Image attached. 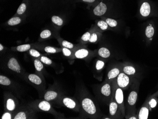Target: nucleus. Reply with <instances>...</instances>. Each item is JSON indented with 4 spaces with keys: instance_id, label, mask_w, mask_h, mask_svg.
Wrapping results in <instances>:
<instances>
[{
    "instance_id": "1",
    "label": "nucleus",
    "mask_w": 158,
    "mask_h": 119,
    "mask_svg": "<svg viewBox=\"0 0 158 119\" xmlns=\"http://www.w3.org/2000/svg\"><path fill=\"white\" fill-rule=\"evenodd\" d=\"M80 113L82 116L90 119L101 118V113L99 105L93 97L85 89L80 90L79 94Z\"/></svg>"
},
{
    "instance_id": "2",
    "label": "nucleus",
    "mask_w": 158,
    "mask_h": 119,
    "mask_svg": "<svg viewBox=\"0 0 158 119\" xmlns=\"http://www.w3.org/2000/svg\"><path fill=\"white\" fill-rule=\"evenodd\" d=\"M95 92L100 101L109 105L113 95V82L105 81L98 87Z\"/></svg>"
},
{
    "instance_id": "3",
    "label": "nucleus",
    "mask_w": 158,
    "mask_h": 119,
    "mask_svg": "<svg viewBox=\"0 0 158 119\" xmlns=\"http://www.w3.org/2000/svg\"><path fill=\"white\" fill-rule=\"evenodd\" d=\"M113 97L117 104H118L122 114L125 118V108L124 104L123 90L117 85L116 79L113 81Z\"/></svg>"
},
{
    "instance_id": "4",
    "label": "nucleus",
    "mask_w": 158,
    "mask_h": 119,
    "mask_svg": "<svg viewBox=\"0 0 158 119\" xmlns=\"http://www.w3.org/2000/svg\"><path fill=\"white\" fill-rule=\"evenodd\" d=\"M139 88V80L136 79L131 86L130 92L128 97L127 102L126 108H132L135 107L138 98Z\"/></svg>"
},
{
    "instance_id": "5",
    "label": "nucleus",
    "mask_w": 158,
    "mask_h": 119,
    "mask_svg": "<svg viewBox=\"0 0 158 119\" xmlns=\"http://www.w3.org/2000/svg\"><path fill=\"white\" fill-rule=\"evenodd\" d=\"M137 79L131 77L123 72H121L116 79L117 85L123 90H127L130 88L133 83Z\"/></svg>"
},
{
    "instance_id": "6",
    "label": "nucleus",
    "mask_w": 158,
    "mask_h": 119,
    "mask_svg": "<svg viewBox=\"0 0 158 119\" xmlns=\"http://www.w3.org/2000/svg\"><path fill=\"white\" fill-rule=\"evenodd\" d=\"M121 68L122 72L131 77L139 80L141 76V73L139 71V69L135 65L131 63L125 62L121 63Z\"/></svg>"
},
{
    "instance_id": "7",
    "label": "nucleus",
    "mask_w": 158,
    "mask_h": 119,
    "mask_svg": "<svg viewBox=\"0 0 158 119\" xmlns=\"http://www.w3.org/2000/svg\"><path fill=\"white\" fill-rule=\"evenodd\" d=\"M108 105L110 118L113 119H123L124 118L118 104L114 100L113 96Z\"/></svg>"
},
{
    "instance_id": "8",
    "label": "nucleus",
    "mask_w": 158,
    "mask_h": 119,
    "mask_svg": "<svg viewBox=\"0 0 158 119\" xmlns=\"http://www.w3.org/2000/svg\"><path fill=\"white\" fill-rule=\"evenodd\" d=\"M32 108L34 109L37 110L39 111L49 112V113H54L55 112L50 102L44 100L41 101H36L31 104Z\"/></svg>"
},
{
    "instance_id": "9",
    "label": "nucleus",
    "mask_w": 158,
    "mask_h": 119,
    "mask_svg": "<svg viewBox=\"0 0 158 119\" xmlns=\"http://www.w3.org/2000/svg\"><path fill=\"white\" fill-rule=\"evenodd\" d=\"M18 105V101L13 95L10 93H7L5 95L4 105L7 111L14 112V111H16Z\"/></svg>"
},
{
    "instance_id": "10",
    "label": "nucleus",
    "mask_w": 158,
    "mask_h": 119,
    "mask_svg": "<svg viewBox=\"0 0 158 119\" xmlns=\"http://www.w3.org/2000/svg\"><path fill=\"white\" fill-rule=\"evenodd\" d=\"M62 105L70 109L79 112L80 110V104L79 101L75 98L69 97H64L61 99Z\"/></svg>"
},
{
    "instance_id": "11",
    "label": "nucleus",
    "mask_w": 158,
    "mask_h": 119,
    "mask_svg": "<svg viewBox=\"0 0 158 119\" xmlns=\"http://www.w3.org/2000/svg\"><path fill=\"white\" fill-rule=\"evenodd\" d=\"M33 111L29 110V108H21L17 111L15 115L13 116L14 119H33L34 118Z\"/></svg>"
},
{
    "instance_id": "12",
    "label": "nucleus",
    "mask_w": 158,
    "mask_h": 119,
    "mask_svg": "<svg viewBox=\"0 0 158 119\" xmlns=\"http://www.w3.org/2000/svg\"><path fill=\"white\" fill-rule=\"evenodd\" d=\"M122 72L121 63L117 66H114L109 70L107 74V78L106 81L113 82L117 78L119 74Z\"/></svg>"
},
{
    "instance_id": "13",
    "label": "nucleus",
    "mask_w": 158,
    "mask_h": 119,
    "mask_svg": "<svg viewBox=\"0 0 158 119\" xmlns=\"http://www.w3.org/2000/svg\"><path fill=\"white\" fill-rule=\"evenodd\" d=\"M7 66L10 70L17 74H21L22 68L18 61L14 57L10 58L7 62Z\"/></svg>"
},
{
    "instance_id": "14",
    "label": "nucleus",
    "mask_w": 158,
    "mask_h": 119,
    "mask_svg": "<svg viewBox=\"0 0 158 119\" xmlns=\"http://www.w3.org/2000/svg\"><path fill=\"white\" fill-rule=\"evenodd\" d=\"M28 81L38 87H43L44 86V82L40 76L35 74H31L27 76Z\"/></svg>"
},
{
    "instance_id": "15",
    "label": "nucleus",
    "mask_w": 158,
    "mask_h": 119,
    "mask_svg": "<svg viewBox=\"0 0 158 119\" xmlns=\"http://www.w3.org/2000/svg\"><path fill=\"white\" fill-rule=\"evenodd\" d=\"M60 96L61 94L60 92H58L54 90H49L44 94V99L48 102H52L59 99Z\"/></svg>"
},
{
    "instance_id": "16",
    "label": "nucleus",
    "mask_w": 158,
    "mask_h": 119,
    "mask_svg": "<svg viewBox=\"0 0 158 119\" xmlns=\"http://www.w3.org/2000/svg\"><path fill=\"white\" fill-rule=\"evenodd\" d=\"M150 111L148 101L147 99L139 111L138 114H137L138 119H148Z\"/></svg>"
},
{
    "instance_id": "17",
    "label": "nucleus",
    "mask_w": 158,
    "mask_h": 119,
    "mask_svg": "<svg viewBox=\"0 0 158 119\" xmlns=\"http://www.w3.org/2000/svg\"><path fill=\"white\" fill-rule=\"evenodd\" d=\"M107 10V7L106 5L102 2H101L93 10V13L95 15L100 16L104 15L106 13Z\"/></svg>"
},
{
    "instance_id": "18",
    "label": "nucleus",
    "mask_w": 158,
    "mask_h": 119,
    "mask_svg": "<svg viewBox=\"0 0 158 119\" xmlns=\"http://www.w3.org/2000/svg\"><path fill=\"white\" fill-rule=\"evenodd\" d=\"M135 107L132 108H126L125 118L126 119H137V114L136 113Z\"/></svg>"
},
{
    "instance_id": "19",
    "label": "nucleus",
    "mask_w": 158,
    "mask_h": 119,
    "mask_svg": "<svg viewBox=\"0 0 158 119\" xmlns=\"http://www.w3.org/2000/svg\"><path fill=\"white\" fill-rule=\"evenodd\" d=\"M90 55V52L85 49H79L74 53V57L78 59H84L88 58Z\"/></svg>"
},
{
    "instance_id": "20",
    "label": "nucleus",
    "mask_w": 158,
    "mask_h": 119,
    "mask_svg": "<svg viewBox=\"0 0 158 119\" xmlns=\"http://www.w3.org/2000/svg\"><path fill=\"white\" fill-rule=\"evenodd\" d=\"M140 14L143 17H147L151 13V7L147 2H144L141 4L140 10Z\"/></svg>"
},
{
    "instance_id": "21",
    "label": "nucleus",
    "mask_w": 158,
    "mask_h": 119,
    "mask_svg": "<svg viewBox=\"0 0 158 119\" xmlns=\"http://www.w3.org/2000/svg\"><path fill=\"white\" fill-rule=\"evenodd\" d=\"M98 53L100 57L104 58V59L110 58V55H111L110 50L106 48H104V47L100 48L98 51Z\"/></svg>"
},
{
    "instance_id": "22",
    "label": "nucleus",
    "mask_w": 158,
    "mask_h": 119,
    "mask_svg": "<svg viewBox=\"0 0 158 119\" xmlns=\"http://www.w3.org/2000/svg\"><path fill=\"white\" fill-rule=\"evenodd\" d=\"M34 66H35L36 70L38 72L40 73L44 70V64H43V63L40 61V60L37 59H34Z\"/></svg>"
},
{
    "instance_id": "23",
    "label": "nucleus",
    "mask_w": 158,
    "mask_h": 119,
    "mask_svg": "<svg viewBox=\"0 0 158 119\" xmlns=\"http://www.w3.org/2000/svg\"><path fill=\"white\" fill-rule=\"evenodd\" d=\"M0 84L5 86H11V81L8 77L5 76L1 75L0 76Z\"/></svg>"
},
{
    "instance_id": "24",
    "label": "nucleus",
    "mask_w": 158,
    "mask_h": 119,
    "mask_svg": "<svg viewBox=\"0 0 158 119\" xmlns=\"http://www.w3.org/2000/svg\"><path fill=\"white\" fill-rule=\"evenodd\" d=\"M145 35L148 38H151L153 36L154 34V27L151 25H149L146 28Z\"/></svg>"
},
{
    "instance_id": "25",
    "label": "nucleus",
    "mask_w": 158,
    "mask_h": 119,
    "mask_svg": "<svg viewBox=\"0 0 158 119\" xmlns=\"http://www.w3.org/2000/svg\"><path fill=\"white\" fill-rule=\"evenodd\" d=\"M148 101L149 106L150 108V110H151L153 108H154L157 105L158 100L157 97H150V99H148Z\"/></svg>"
},
{
    "instance_id": "26",
    "label": "nucleus",
    "mask_w": 158,
    "mask_h": 119,
    "mask_svg": "<svg viewBox=\"0 0 158 119\" xmlns=\"http://www.w3.org/2000/svg\"><path fill=\"white\" fill-rule=\"evenodd\" d=\"M21 20L20 17H13L9 20L8 21V24L10 26H15L20 24L21 23Z\"/></svg>"
},
{
    "instance_id": "27",
    "label": "nucleus",
    "mask_w": 158,
    "mask_h": 119,
    "mask_svg": "<svg viewBox=\"0 0 158 119\" xmlns=\"http://www.w3.org/2000/svg\"><path fill=\"white\" fill-rule=\"evenodd\" d=\"M52 21L54 23L59 26L62 25L64 23L62 19L57 16H53L52 17Z\"/></svg>"
},
{
    "instance_id": "28",
    "label": "nucleus",
    "mask_w": 158,
    "mask_h": 119,
    "mask_svg": "<svg viewBox=\"0 0 158 119\" xmlns=\"http://www.w3.org/2000/svg\"><path fill=\"white\" fill-rule=\"evenodd\" d=\"M31 45L30 44H24V45H20L17 47V51L19 52H25L28 51L31 49Z\"/></svg>"
},
{
    "instance_id": "29",
    "label": "nucleus",
    "mask_w": 158,
    "mask_h": 119,
    "mask_svg": "<svg viewBox=\"0 0 158 119\" xmlns=\"http://www.w3.org/2000/svg\"><path fill=\"white\" fill-rule=\"evenodd\" d=\"M105 63L103 60H97L96 61V65H95L96 70L98 71H100L102 70L104 66H105Z\"/></svg>"
},
{
    "instance_id": "30",
    "label": "nucleus",
    "mask_w": 158,
    "mask_h": 119,
    "mask_svg": "<svg viewBox=\"0 0 158 119\" xmlns=\"http://www.w3.org/2000/svg\"><path fill=\"white\" fill-rule=\"evenodd\" d=\"M97 24L98 27L102 31H105L108 28V24H107V23L106 21H98Z\"/></svg>"
},
{
    "instance_id": "31",
    "label": "nucleus",
    "mask_w": 158,
    "mask_h": 119,
    "mask_svg": "<svg viewBox=\"0 0 158 119\" xmlns=\"http://www.w3.org/2000/svg\"><path fill=\"white\" fill-rule=\"evenodd\" d=\"M106 22L110 27H115L118 25V22L113 19L108 18L106 20Z\"/></svg>"
},
{
    "instance_id": "32",
    "label": "nucleus",
    "mask_w": 158,
    "mask_h": 119,
    "mask_svg": "<svg viewBox=\"0 0 158 119\" xmlns=\"http://www.w3.org/2000/svg\"><path fill=\"white\" fill-rule=\"evenodd\" d=\"M40 60L43 64H46V65H51L53 63L52 60L50 59L49 58H47L46 57H41V58H40Z\"/></svg>"
},
{
    "instance_id": "33",
    "label": "nucleus",
    "mask_w": 158,
    "mask_h": 119,
    "mask_svg": "<svg viewBox=\"0 0 158 119\" xmlns=\"http://www.w3.org/2000/svg\"><path fill=\"white\" fill-rule=\"evenodd\" d=\"M51 32L49 30H46L42 31L40 33V36L42 39H46L51 36Z\"/></svg>"
},
{
    "instance_id": "34",
    "label": "nucleus",
    "mask_w": 158,
    "mask_h": 119,
    "mask_svg": "<svg viewBox=\"0 0 158 119\" xmlns=\"http://www.w3.org/2000/svg\"><path fill=\"white\" fill-rule=\"evenodd\" d=\"M26 10V5L25 3H22L17 10V13L19 15H21L24 13Z\"/></svg>"
},
{
    "instance_id": "35",
    "label": "nucleus",
    "mask_w": 158,
    "mask_h": 119,
    "mask_svg": "<svg viewBox=\"0 0 158 119\" xmlns=\"http://www.w3.org/2000/svg\"><path fill=\"white\" fill-rule=\"evenodd\" d=\"M13 118V114L11 112L7 111L4 112V114H3L2 116H1V119H11Z\"/></svg>"
},
{
    "instance_id": "36",
    "label": "nucleus",
    "mask_w": 158,
    "mask_h": 119,
    "mask_svg": "<svg viewBox=\"0 0 158 119\" xmlns=\"http://www.w3.org/2000/svg\"><path fill=\"white\" fill-rule=\"evenodd\" d=\"M91 34L90 32H87L85 33L82 36L81 39L82 41L85 42H87L88 41H89L90 39V36H91Z\"/></svg>"
},
{
    "instance_id": "37",
    "label": "nucleus",
    "mask_w": 158,
    "mask_h": 119,
    "mask_svg": "<svg viewBox=\"0 0 158 119\" xmlns=\"http://www.w3.org/2000/svg\"><path fill=\"white\" fill-rule=\"evenodd\" d=\"M44 51L47 53L54 54L57 52L56 49L52 47L47 46L44 48Z\"/></svg>"
},
{
    "instance_id": "38",
    "label": "nucleus",
    "mask_w": 158,
    "mask_h": 119,
    "mask_svg": "<svg viewBox=\"0 0 158 119\" xmlns=\"http://www.w3.org/2000/svg\"><path fill=\"white\" fill-rule=\"evenodd\" d=\"M29 54L31 56L35 58H39L41 56L40 53L38 51L34 49H31L29 51Z\"/></svg>"
},
{
    "instance_id": "39",
    "label": "nucleus",
    "mask_w": 158,
    "mask_h": 119,
    "mask_svg": "<svg viewBox=\"0 0 158 119\" xmlns=\"http://www.w3.org/2000/svg\"><path fill=\"white\" fill-rule=\"evenodd\" d=\"M62 46L65 48H68L69 49H72L74 48V45L71 42H68L67 41H64L62 42Z\"/></svg>"
},
{
    "instance_id": "40",
    "label": "nucleus",
    "mask_w": 158,
    "mask_h": 119,
    "mask_svg": "<svg viewBox=\"0 0 158 119\" xmlns=\"http://www.w3.org/2000/svg\"><path fill=\"white\" fill-rule=\"evenodd\" d=\"M98 40V35L96 33H93L91 34L90 39L89 40V42L91 43L96 42Z\"/></svg>"
},
{
    "instance_id": "41",
    "label": "nucleus",
    "mask_w": 158,
    "mask_h": 119,
    "mask_svg": "<svg viewBox=\"0 0 158 119\" xmlns=\"http://www.w3.org/2000/svg\"><path fill=\"white\" fill-rule=\"evenodd\" d=\"M62 53L66 57H70L72 55V52L68 48L64 47L62 49Z\"/></svg>"
},
{
    "instance_id": "42",
    "label": "nucleus",
    "mask_w": 158,
    "mask_h": 119,
    "mask_svg": "<svg viewBox=\"0 0 158 119\" xmlns=\"http://www.w3.org/2000/svg\"><path fill=\"white\" fill-rule=\"evenodd\" d=\"M158 96V91L155 92L154 94L151 95V97H157Z\"/></svg>"
},
{
    "instance_id": "43",
    "label": "nucleus",
    "mask_w": 158,
    "mask_h": 119,
    "mask_svg": "<svg viewBox=\"0 0 158 119\" xmlns=\"http://www.w3.org/2000/svg\"><path fill=\"white\" fill-rule=\"evenodd\" d=\"M83 1L85 2H87V3H93L95 0H82Z\"/></svg>"
},
{
    "instance_id": "44",
    "label": "nucleus",
    "mask_w": 158,
    "mask_h": 119,
    "mask_svg": "<svg viewBox=\"0 0 158 119\" xmlns=\"http://www.w3.org/2000/svg\"><path fill=\"white\" fill-rule=\"evenodd\" d=\"M3 49H4V47H3V46L2 45V44H0V51H3Z\"/></svg>"
},
{
    "instance_id": "45",
    "label": "nucleus",
    "mask_w": 158,
    "mask_h": 119,
    "mask_svg": "<svg viewBox=\"0 0 158 119\" xmlns=\"http://www.w3.org/2000/svg\"><path fill=\"white\" fill-rule=\"evenodd\" d=\"M103 119H110L111 118H110V117H104V118H103Z\"/></svg>"
}]
</instances>
